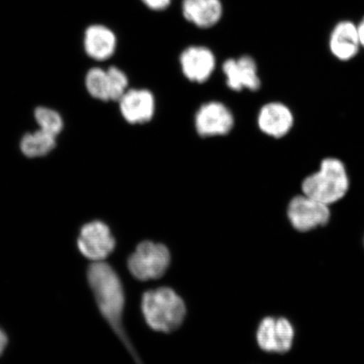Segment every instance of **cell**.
Segmentation results:
<instances>
[{
	"label": "cell",
	"mask_w": 364,
	"mask_h": 364,
	"mask_svg": "<svg viewBox=\"0 0 364 364\" xmlns=\"http://www.w3.org/2000/svg\"><path fill=\"white\" fill-rule=\"evenodd\" d=\"M222 70L225 76L228 88L234 91H257L262 81L259 76L257 61L250 55L227 59L223 63Z\"/></svg>",
	"instance_id": "9"
},
{
	"label": "cell",
	"mask_w": 364,
	"mask_h": 364,
	"mask_svg": "<svg viewBox=\"0 0 364 364\" xmlns=\"http://www.w3.org/2000/svg\"><path fill=\"white\" fill-rule=\"evenodd\" d=\"M287 216L296 230L308 232L328 224L330 206L302 193L290 200Z\"/></svg>",
	"instance_id": "6"
},
{
	"label": "cell",
	"mask_w": 364,
	"mask_h": 364,
	"mask_svg": "<svg viewBox=\"0 0 364 364\" xmlns=\"http://www.w3.org/2000/svg\"><path fill=\"white\" fill-rule=\"evenodd\" d=\"M116 240L110 228L101 220L86 223L80 228L77 247L82 256L92 262H104L113 252Z\"/></svg>",
	"instance_id": "5"
},
{
	"label": "cell",
	"mask_w": 364,
	"mask_h": 364,
	"mask_svg": "<svg viewBox=\"0 0 364 364\" xmlns=\"http://www.w3.org/2000/svg\"><path fill=\"white\" fill-rule=\"evenodd\" d=\"M172 0H141L145 7L153 11H163L171 6Z\"/></svg>",
	"instance_id": "21"
},
{
	"label": "cell",
	"mask_w": 364,
	"mask_h": 364,
	"mask_svg": "<svg viewBox=\"0 0 364 364\" xmlns=\"http://www.w3.org/2000/svg\"><path fill=\"white\" fill-rule=\"evenodd\" d=\"M294 329L285 318H276V353H284L292 348Z\"/></svg>",
	"instance_id": "20"
},
{
	"label": "cell",
	"mask_w": 364,
	"mask_h": 364,
	"mask_svg": "<svg viewBox=\"0 0 364 364\" xmlns=\"http://www.w3.org/2000/svg\"><path fill=\"white\" fill-rule=\"evenodd\" d=\"M34 118L39 129L57 136L65 127V121L61 114L54 109L38 107L35 109Z\"/></svg>",
	"instance_id": "17"
},
{
	"label": "cell",
	"mask_w": 364,
	"mask_h": 364,
	"mask_svg": "<svg viewBox=\"0 0 364 364\" xmlns=\"http://www.w3.org/2000/svg\"><path fill=\"white\" fill-rule=\"evenodd\" d=\"M182 74L191 82L203 84L210 79L216 68V58L210 48L202 45L189 46L181 53Z\"/></svg>",
	"instance_id": "8"
},
{
	"label": "cell",
	"mask_w": 364,
	"mask_h": 364,
	"mask_svg": "<svg viewBox=\"0 0 364 364\" xmlns=\"http://www.w3.org/2000/svg\"><path fill=\"white\" fill-rule=\"evenodd\" d=\"M86 276L100 312L118 338L124 341L127 348L133 351L122 327L125 296L119 276L105 262L91 263Z\"/></svg>",
	"instance_id": "1"
},
{
	"label": "cell",
	"mask_w": 364,
	"mask_h": 364,
	"mask_svg": "<svg viewBox=\"0 0 364 364\" xmlns=\"http://www.w3.org/2000/svg\"><path fill=\"white\" fill-rule=\"evenodd\" d=\"M83 46L85 53L93 60L107 61L116 53L117 35L107 26L91 25L85 31Z\"/></svg>",
	"instance_id": "13"
},
{
	"label": "cell",
	"mask_w": 364,
	"mask_h": 364,
	"mask_svg": "<svg viewBox=\"0 0 364 364\" xmlns=\"http://www.w3.org/2000/svg\"><path fill=\"white\" fill-rule=\"evenodd\" d=\"M349 188L347 167L334 157L323 159L318 170L306 176L301 184L302 193L328 206L344 198Z\"/></svg>",
	"instance_id": "2"
},
{
	"label": "cell",
	"mask_w": 364,
	"mask_h": 364,
	"mask_svg": "<svg viewBox=\"0 0 364 364\" xmlns=\"http://www.w3.org/2000/svg\"><path fill=\"white\" fill-rule=\"evenodd\" d=\"M142 311L150 328L169 333L179 328L186 309L183 300L174 290L159 288L144 294Z\"/></svg>",
	"instance_id": "3"
},
{
	"label": "cell",
	"mask_w": 364,
	"mask_h": 364,
	"mask_svg": "<svg viewBox=\"0 0 364 364\" xmlns=\"http://www.w3.org/2000/svg\"><path fill=\"white\" fill-rule=\"evenodd\" d=\"M85 85L90 97L101 102H111L107 70L99 67L90 68L86 73Z\"/></svg>",
	"instance_id": "16"
},
{
	"label": "cell",
	"mask_w": 364,
	"mask_h": 364,
	"mask_svg": "<svg viewBox=\"0 0 364 364\" xmlns=\"http://www.w3.org/2000/svg\"><path fill=\"white\" fill-rule=\"evenodd\" d=\"M331 53L341 62L351 61L360 51L358 25L351 21H341L332 29L329 38Z\"/></svg>",
	"instance_id": "12"
},
{
	"label": "cell",
	"mask_w": 364,
	"mask_h": 364,
	"mask_svg": "<svg viewBox=\"0 0 364 364\" xmlns=\"http://www.w3.org/2000/svg\"><path fill=\"white\" fill-rule=\"evenodd\" d=\"M294 124L291 109L279 102H268L260 109L257 126L262 134L273 139H282L290 133Z\"/></svg>",
	"instance_id": "11"
},
{
	"label": "cell",
	"mask_w": 364,
	"mask_h": 364,
	"mask_svg": "<svg viewBox=\"0 0 364 364\" xmlns=\"http://www.w3.org/2000/svg\"><path fill=\"white\" fill-rule=\"evenodd\" d=\"M170 262V252L166 245L144 241L129 257L127 267L135 279L148 281L165 274Z\"/></svg>",
	"instance_id": "4"
},
{
	"label": "cell",
	"mask_w": 364,
	"mask_h": 364,
	"mask_svg": "<svg viewBox=\"0 0 364 364\" xmlns=\"http://www.w3.org/2000/svg\"><path fill=\"white\" fill-rule=\"evenodd\" d=\"M195 129L202 138L229 134L235 126L230 109L220 102H208L198 108L195 115Z\"/></svg>",
	"instance_id": "7"
},
{
	"label": "cell",
	"mask_w": 364,
	"mask_h": 364,
	"mask_svg": "<svg viewBox=\"0 0 364 364\" xmlns=\"http://www.w3.org/2000/svg\"><path fill=\"white\" fill-rule=\"evenodd\" d=\"M56 138L41 129L27 133L21 139V151L31 159L48 156L56 147Z\"/></svg>",
	"instance_id": "15"
},
{
	"label": "cell",
	"mask_w": 364,
	"mask_h": 364,
	"mask_svg": "<svg viewBox=\"0 0 364 364\" xmlns=\"http://www.w3.org/2000/svg\"><path fill=\"white\" fill-rule=\"evenodd\" d=\"M9 343L6 332L0 327V356L6 351Z\"/></svg>",
	"instance_id": "22"
},
{
	"label": "cell",
	"mask_w": 364,
	"mask_h": 364,
	"mask_svg": "<svg viewBox=\"0 0 364 364\" xmlns=\"http://www.w3.org/2000/svg\"><path fill=\"white\" fill-rule=\"evenodd\" d=\"M357 25H358L359 41H360L361 48L364 49V18Z\"/></svg>",
	"instance_id": "23"
},
{
	"label": "cell",
	"mask_w": 364,
	"mask_h": 364,
	"mask_svg": "<svg viewBox=\"0 0 364 364\" xmlns=\"http://www.w3.org/2000/svg\"><path fill=\"white\" fill-rule=\"evenodd\" d=\"M257 339L263 351L276 353V318L266 317L258 327Z\"/></svg>",
	"instance_id": "19"
},
{
	"label": "cell",
	"mask_w": 364,
	"mask_h": 364,
	"mask_svg": "<svg viewBox=\"0 0 364 364\" xmlns=\"http://www.w3.org/2000/svg\"><path fill=\"white\" fill-rule=\"evenodd\" d=\"M107 71L110 86V101L118 102L129 89V77L117 66L109 67Z\"/></svg>",
	"instance_id": "18"
},
{
	"label": "cell",
	"mask_w": 364,
	"mask_h": 364,
	"mask_svg": "<svg viewBox=\"0 0 364 364\" xmlns=\"http://www.w3.org/2000/svg\"><path fill=\"white\" fill-rule=\"evenodd\" d=\"M181 14L196 27L209 29L221 21L224 6L221 0H182Z\"/></svg>",
	"instance_id": "14"
},
{
	"label": "cell",
	"mask_w": 364,
	"mask_h": 364,
	"mask_svg": "<svg viewBox=\"0 0 364 364\" xmlns=\"http://www.w3.org/2000/svg\"><path fill=\"white\" fill-rule=\"evenodd\" d=\"M117 102L122 117L130 124H146L156 114V97L147 89L129 88Z\"/></svg>",
	"instance_id": "10"
}]
</instances>
